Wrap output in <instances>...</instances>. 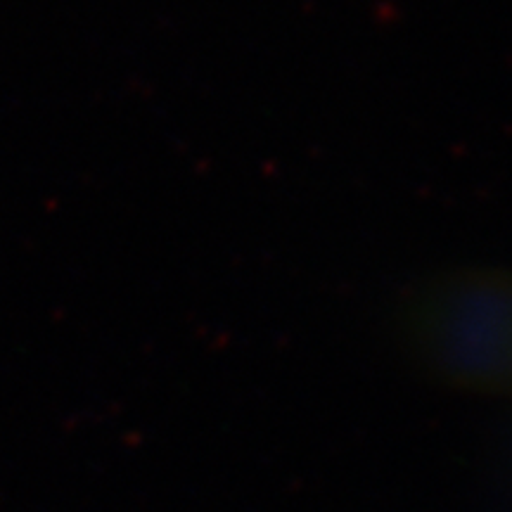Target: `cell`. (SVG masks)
I'll list each match as a JSON object with an SVG mask.
<instances>
[{"label": "cell", "mask_w": 512, "mask_h": 512, "mask_svg": "<svg viewBox=\"0 0 512 512\" xmlns=\"http://www.w3.org/2000/svg\"><path fill=\"white\" fill-rule=\"evenodd\" d=\"M399 335L432 380L512 387V280L479 271L434 278L403 302Z\"/></svg>", "instance_id": "6da1fadb"}]
</instances>
